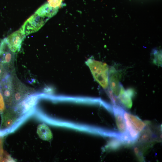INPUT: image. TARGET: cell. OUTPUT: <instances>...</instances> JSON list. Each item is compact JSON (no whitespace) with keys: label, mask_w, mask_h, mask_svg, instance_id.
<instances>
[{"label":"cell","mask_w":162,"mask_h":162,"mask_svg":"<svg viewBox=\"0 0 162 162\" xmlns=\"http://www.w3.org/2000/svg\"><path fill=\"white\" fill-rule=\"evenodd\" d=\"M95 80L104 89L109 88V70L105 63L89 58L86 62Z\"/></svg>","instance_id":"cell-1"},{"label":"cell","mask_w":162,"mask_h":162,"mask_svg":"<svg viewBox=\"0 0 162 162\" xmlns=\"http://www.w3.org/2000/svg\"><path fill=\"white\" fill-rule=\"evenodd\" d=\"M126 126L127 135L130 142L134 144L136 142L140 132L146 126V121H142L138 116L126 112H124Z\"/></svg>","instance_id":"cell-2"},{"label":"cell","mask_w":162,"mask_h":162,"mask_svg":"<svg viewBox=\"0 0 162 162\" xmlns=\"http://www.w3.org/2000/svg\"><path fill=\"white\" fill-rule=\"evenodd\" d=\"M48 20L35 13L27 20L20 29L25 36L28 35L38 31Z\"/></svg>","instance_id":"cell-3"},{"label":"cell","mask_w":162,"mask_h":162,"mask_svg":"<svg viewBox=\"0 0 162 162\" xmlns=\"http://www.w3.org/2000/svg\"><path fill=\"white\" fill-rule=\"evenodd\" d=\"M25 35L20 29L11 34L6 38L8 46L14 52L19 51Z\"/></svg>","instance_id":"cell-4"},{"label":"cell","mask_w":162,"mask_h":162,"mask_svg":"<svg viewBox=\"0 0 162 162\" xmlns=\"http://www.w3.org/2000/svg\"><path fill=\"white\" fill-rule=\"evenodd\" d=\"M113 110L119 132L123 135L124 137L127 136L126 126L124 116V110L119 105H114Z\"/></svg>","instance_id":"cell-5"},{"label":"cell","mask_w":162,"mask_h":162,"mask_svg":"<svg viewBox=\"0 0 162 162\" xmlns=\"http://www.w3.org/2000/svg\"><path fill=\"white\" fill-rule=\"evenodd\" d=\"M135 91L132 88L125 90L121 84L119 93L118 99L120 103L128 108H130L132 105V98L135 95Z\"/></svg>","instance_id":"cell-6"},{"label":"cell","mask_w":162,"mask_h":162,"mask_svg":"<svg viewBox=\"0 0 162 162\" xmlns=\"http://www.w3.org/2000/svg\"><path fill=\"white\" fill-rule=\"evenodd\" d=\"M14 53L9 48L6 38L2 40L0 44V62L2 64L10 63L14 58Z\"/></svg>","instance_id":"cell-7"},{"label":"cell","mask_w":162,"mask_h":162,"mask_svg":"<svg viewBox=\"0 0 162 162\" xmlns=\"http://www.w3.org/2000/svg\"><path fill=\"white\" fill-rule=\"evenodd\" d=\"M119 75L113 68H111L109 71V82L110 89L116 97L118 96L120 88L121 83L119 81Z\"/></svg>","instance_id":"cell-8"},{"label":"cell","mask_w":162,"mask_h":162,"mask_svg":"<svg viewBox=\"0 0 162 162\" xmlns=\"http://www.w3.org/2000/svg\"><path fill=\"white\" fill-rule=\"evenodd\" d=\"M2 113V121L0 128L2 129L10 127L18 117L16 111L12 110H4Z\"/></svg>","instance_id":"cell-9"},{"label":"cell","mask_w":162,"mask_h":162,"mask_svg":"<svg viewBox=\"0 0 162 162\" xmlns=\"http://www.w3.org/2000/svg\"><path fill=\"white\" fill-rule=\"evenodd\" d=\"M58 9L51 6L47 2L40 7L35 13L41 17L49 19L57 13Z\"/></svg>","instance_id":"cell-10"},{"label":"cell","mask_w":162,"mask_h":162,"mask_svg":"<svg viewBox=\"0 0 162 162\" xmlns=\"http://www.w3.org/2000/svg\"><path fill=\"white\" fill-rule=\"evenodd\" d=\"M38 133L42 139L48 140L51 137V132L48 128L45 125H41L38 128Z\"/></svg>","instance_id":"cell-11"},{"label":"cell","mask_w":162,"mask_h":162,"mask_svg":"<svg viewBox=\"0 0 162 162\" xmlns=\"http://www.w3.org/2000/svg\"><path fill=\"white\" fill-rule=\"evenodd\" d=\"M125 146V144L121 140L115 138L111 140L108 144V147L110 149L116 150L120 148L122 146Z\"/></svg>","instance_id":"cell-12"},{"label":"cell","mask_w":162,"mask_h":162,"mask_svg":"<svg viewBox=\"0 0 162 162\" xmlns=\"http://www.w3.org/2000/svg\"><path fill=\"white\" fill-rule=\"evenodd\" d=\"M153 63L158 66H162V52L161 50H154L153 51Z\"/></svg>","instance_id":"cell-13"},{"label":"cell","mask_w":162,"mask_h":162,"mask_svg":"<svg viewBox=\"0 0 162 162\" xmlns=\"http://www.w3.org/2000/svg\"><path fill=\"white\" fill-rule=\"evenodd\" d=\"M64 0H47V3L51 7L58 8L64 6L63 2Z\"/></svg>","instance_id":"cell-14"},{"label":"cell","mask_w":162,"mask_h":162,"mask_svg":"<svg viewBox=\"0 0 162 162\" xmlns=\"http://www.w3.org/2000/svg\"><path fill=\"white\" fill-rule=\"evenodd\" d=\"M134 152L138 159L140 161H144L143 153L140 149L137 147H135L134 149Z\"/></svg>","instance_id":"cell-15"},{"label":"cell","mask_w":162,"mask_h":162,"mask_svg":"<svg viewBox=\"0 0 162 162\" xmlns=\"http://www.w3.org/2000/svg\"><path fill=\"white\" fill-rule=\"evenodd\" d=\"M2 64L0 62V82L8 75L6 74Z\"/></svg>","instance_id":"cell-16"},{"label":"cell","mask_w":162,"mask_h":162,"mask_svg":"<svg viewBox=\"0 0 162 162\" xmlns=\"http://www.w3.org/2000/svg\"><path fill=\"white\" fill-rule=\"evenodd\" d=\"M4 103L2 94L0 91V112L2 113L4 110Z\"/></svg>","instance_id":"cell-17"},{"label":"cell","mask_w":162,"mask_h":162,"mask_svg":"<svg viewBox=\"0 0 162 162\" xmlns=\"http://www.w3.org/2000/svg\"><path fill=\"white\" fill-rule=\"evenodd\" d=\"M2 140L0 139V161L2 160Z\"/></svg>","instance_id":"cell-18"}]
</instances>
